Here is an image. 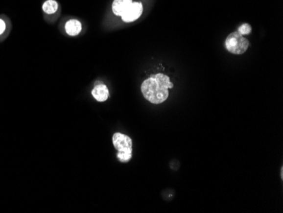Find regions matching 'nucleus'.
<instances>
[{
  "instance_id": "nucleus-3",
  "label": "nucleus",
  "mask_w": 283,
  "mask_h": 213,
  "mask_svg": "<svg viewBox=\"0 0 283 213\" xmlns=\"http://www.w3.org/2000/svg\"><path fill=\"white\" fill-rule=\"evenodd\" d=\"M249 46V40L237 32L231 33L226 39V47L232 54H244Z\"/></svg>"
},
{
  "instance_id": "nucleus-6",
  "label": "nucleus",
  "mask_w": 283,
  "mask_h": 213,
  "mask_svg": "<svg viewBox=\"0 0 283 213\" xmlns=\"http://www.w3.org/2000/svg\"><path fill=\"white\" fill-rule=\"evenodd\" d=\"M132 0H114L112 10L117 16H121L127 8L132 4Z\"/></svg>"
},
{
  "instance_id": "nucleus-9",
  "label": "nucleus",
  "mask_w": 283,
  "mask_h": 213,
  "mask_svg": "<svg viewBox=\"0 0 283 213\" xmlns=\"http://www.w3.org/2000/svg\"><path fill=\"white\" fill-rule=\"evenodd\" d=\"M252 32L251 25L248 24V23H244L242 24L241 26H239V28L237 30V32L240 33L241 35H249Z\"/></svg>"
},
{
  "instance_id": "nucleus-4",
  "label": "nucleus",
  "mask_w": 283,
  "mask_h": 213,
  "mask_svg": "<svg viewBox=\"0 0 283 213\" xmlns=\"http://www.w3.org/2000/svg\"><path fill=\"white\" fill-rule=\"evenodd\" d=\"M143 11L142 4L139 2L132 3L127 10L121 15V19L125 23H132L139 19Z\"/></svg>"
},
{
  "instance_id": "nucleus-8",
  "label": "nucleus",
  "mask_w": 283,
  "mask_h": 213,
  "mask_svg": "<svg viewBox=\"0 0 283 213\" xmlns=\"http://www.w3.org/2000/svg\"><path fill=\"white\" fill-rule=\"evenodd\" d=\"M43 10L44 12L48 15L54 14L58 10V3L55 0H47L43 4Z\"/></svg>"
},
{
  "instance_id": "nucleus-10",
  "label": "nucleus",
  "mask_w": 283,
  "mask_h": 213,
  "mask_svg": "<svg viewBox=\"0 0 283 213\" xmlns=\"http://www.w3.org/2000/svg\"><path fill=\"white\" fill-rule=\"evenodd\" d=\"M6 30V24L3 22V20L0 19V35H2L3 32Z\"/></svg>"
},
{
  "instance_id": "nucleus-1",
  "label": "nucleus",
  "mask_w": 283,
  "mask_h": 213,
  "mask_svg": "<svg viewBox=\"0 0 283 213\" xmlns=\"http://www.w3.org/2000/svg\"><path fill=\"white\" fill-rule=\"evenodd\" d=\"M173 88L170 77L165 74H156L142 83L141 90L145 99L152 104H161L169 96V89Z\"/></svg>"
},
{
  "instance_id": "nucleus-7",
  "label": "nucleus",
  "mask_w": 283,
  "mask_h": 213,
  "mask_svg": "<svg viewBox=\"0 0 283 213\" xmlns=\"http://www.w3.org/2000/svg\"><path fill=\"white\" fill-rule=\"evenodd\" d=\"M82 29V23L77 20H70L66 24V31L70 36L78 35Z\"/></svg>"
},
{
  "instance_id": "nucleus-2",
  "label": "nucleus",
  "mask_w": 283,
  "mask_h": 213,
  "mask_svg": "<svg viewBox=\"0 0 283 213\" xmlns=\"http://www.w3.org/2000/svg\"><path fill=\"white\" fill-rule=\"evenodd\" d=\"M113 144L118 150L117 158L120 163H128L132 159V139L125 134L117 133L113 135Z\"/></svg>"
},
{
  "instance_id": "nucleus-5",
  "label": "nucleus",
  "mask_w": 283,
  "mask_h": 213,
  "mask_svg": "<svg viewBox=\"0 0 283 213\" xmlns=\"http://www.w3.org/2000/svg\"><path fill=\"white\" fill-rule=\"evenodd\" d=\"M92 95L94 97V99L98 100V102H104L106 101L109 98L110 92H109L107 87L105 86L104 84H98L97 86H95L94 89H93Z\"/></svg>"
}]
</instances>
